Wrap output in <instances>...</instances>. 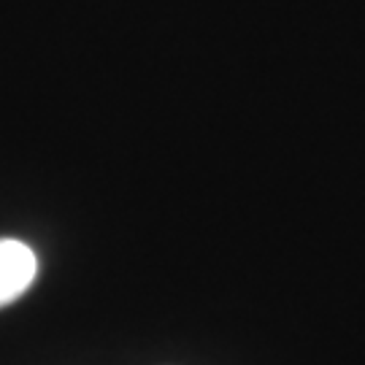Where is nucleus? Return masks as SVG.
Returning <instances> with one entry per match:
<instances>
[{"instance_id":"1","label":"nucleus","mask_w":365,"mask_h":365,"mask_svg":"<svg viewBox=\"0 0 365 365\" xmlns=\"http://www.w3.org/2000/svg\"><path fill=\"white\" fill-rule=\"evenodd\" d=\"M38 257L36 252L14 238H0V306H9L25 295L36 282Z\"/></svg>"}]
</instances>
